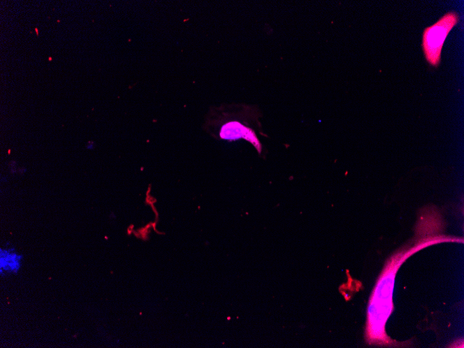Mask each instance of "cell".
Instances as JSON below:
<instances>
[{"label":"cell","instance_id":"obj_1","mask_svg":"<svg viewBox=\"0 0 464 348\" xmlns=\"http://www.w3.org/2000/svg\"><path fill=\"white\" fill-rule=\"evenodd\" d=\"M458 22L457 13L450 11L442 15L433 24L424 29L421 46L425 60L431 67H439L442 49L446 38Z\"/></svg>","mask_w":464,"mask_h":348},{"label":"cell","instance_id":"obj_2","mask_svg":"<svg viewBox=\"0 0 464 348\" xmlns=\"http://www.w3.org/2000/svg\"><path fill=\"white\" fill-rule=\"evenodd\" d=\"M0 272L17 273L22 266V256L7 249H1Z\"/></svg>","mask_w":464,"mask_h":348}]
</instances>
